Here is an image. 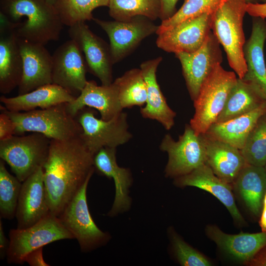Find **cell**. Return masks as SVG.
I'll return each instance as SVG.
<instances>
[{"mask_svg": "<svg viewBox=\"0 0 266 266\" xmlns=\"http://www.w3.org/2000/svg\"><path fill=\"white\" fill-rule=\"evenodd\" d=\"M9 237L6 257L9 264H23L30 253L50 243L74 239L58 217L51 213L28 228L11 229Z\"/></svg>", "mask_w": 266, "mask_h": 266, "instance_id": "7", "label": "cell"}, {"mask_svg": "<svg viewBox=\"0 0 266 266\" xmlns=\"http://www.w3.org/2000/svg\"><path fill=\"white\" fill-rule=\"evenodd\" d=\"M178 0H160L161 11L160 18L163 21L172 16L175 13V6Z\"/></svg>", "mask_w": 266, "mask_h": 266, "instance_id": "38", "label": "cell"}, {"mask_svg": "<svg viewBox=\"0 0 266 266\" xmlns=\"http://www.w3.org/2000/svg\"><path fill=\"white\" fill-rule=\"evenodd\" d=\"M246 12L254 17L266 18V2L247 3Z\"/></svg>", "mask_w": 266, "mask_h": 266, "instance_id": "39", "label": "cell"}, {"mask_svg": "<svg viewBox=\"0 0 266 266\" xmlns=\"http://www.w3.org/2000/svg\"><path fill=\"white\" fill-rule=\"evenodd\" d=\"M247 164L265 166L266 164V112L258 119L240 150Z\"/></svg>", "mask_w": 266, "mask_h": 266, "instance_id": "34", "label": "cell"}, {"mask_svg": "<svg viewBox=\"0 0 266 266\" xmlns=\"http://www.w3.org/2000/svg\"><path fill=\"white\" fill-rule=\"evenodd\" d=\"M160 149L168 155L165 169L167 177L175 178L186 175L206 163L204 135L197 134L190 124L185 125L183 134L177 141L166 134Z\"/></svg>", "mask_w": 266, "mask_h": 266, "instance_id": "9", "label": "cell"}, {"mask_svg": "<svg viewBox=\"0 0 266 266\" xmlns=\"http://www.w3.org/2000/svg\"><path fill=\"white\" fill-rule=\"evenodd\" d=\"M109 14L115 20L125 21L137 16L151 20L160 18V0H109Z\"/></svg>", "mask_w": 266, "mask_h": 266, "instance_id": "31", "label": "cell"}, {"mask_svg": "<svg viewBox=\"0 0 266 266\" xmlns=\"http://www.w3.org/2000/svg\"><path fill=\"white\" fill-rule=\"evenodd\" d=\"M249 210L255 215L261 214L266 193L265 166L247 164L233 183Z\"/></svg>", "mask_w": 266, "mask_h": 266, "instance_id": "29", "label": "cell"}, {"mask_svg": "<svg viewBox=\"0 0 266 266\" xmlns=\"http://www.w3.org/2000/svg\"><path fill=\"white\" fill-rule=\"evenodd\" d=\"M23 59L18 39L12 30L0 25V92L7 94L21 83Z\"/></svg>", "mask_w": 266, "mask_h": 266, "instance_id": "22", "label": "cell"}, {"mask_svg": "<svg viewBox=\"0 0 266 266\" xmlns=\"http://www.w3.org/2000/svg\"><path fill=\"white\" fill-rule=\"evenodd\" d=\"M247 3H265L266 0H246Z\"/></svg>", "mask_w": 266, "mask_h": 266, "instance_id": "44", "label": "cell"}, {"mask_svg": "<svg viewBox=\"0 0 266 266\" xmlns=\"http://www.w3.org/2000/svg\"><path fill=\"white\" fill-rule=\"evenodd\" d=\"M224 0H185L181 7L170 18L163 20L158 26V35L180 24L205 13H213Z\"/></svg>", "mask_w": 266, "mask_h": 266, "instance_id": "35", "label": "cell"}, {"mask_svg": "<svg viewBox=\"0 0 266 266\" xmlns=\"http://www.w3.org/2000/svg\"><path fill=\"white\" fill-rule=\"evenodd\" d=\"M9 245V240L5 235L2 222L0 219V257L3 259L6 256L7 251Z\"/></svg>", "mask_w": 266, "mask_h": 266, "instance_id": "41", "label": "cell"}, {"mask_svg": "<svg viewBox=\"0 0 266 266\" xmlns=\"http://www.w3.org/2000/svg\"><path fill=\"white\" fill-rule=\"evenodd\" d=\"M237 78L218 65L203 83L194 101L195 114L190 125L197 134H204L222 111Z\"/></svg>", "mask_w": 266, "mask_h": 266, "instance_id": "5", "label": "cell"}, {"mask_svg": "<svg viewBox=\"0 0 266 266\" xmlns=\"http://www.w3.org/2000/svg\"><path fill=\"white\" fill-rule=\"evenodd\" d=\"M89 177L58 216L66 229L76 239L82 252L93 251L105 245L111 236L100 229L89 210L87 190Z\"/></svg>", "mask_w": 266, "mask_h": 266, "instance_id": "8", "label": "cell"}, {"mask_svg": "<svg viewBox=\"0 0 266 266\" xmlns=\"http://www.w3.org/2000/svg\"><path fill=\"white\" fill-rule=\"evenodd\" d=\"M22 183L7 170L4 162L0 161V217L11 220L16 217Z\"/></svg>", "mask_w": 266, "mask_h": 266, "instance_id": "33", "label": "cell"}, {"mask_svg": "<svg viewBox=\"0 0 266 266\" xmlns=\"http://www.w3.org/2000/svg\"><path fill=\"white\" fill-rule=\"evenodd\" d=\"M265 169H266V165L265 166Z\"/></svg>", "mask_w": 266, "mask_h": 266, "instance_id": "46", "label": "cell"}, {"mask_svg": "<svg viewBox=\"0 0 266 266\" xmlns=\"http://www.w3.org/2000/svg\"><path fill=\"white\" fill-rule=\"evenodd\" d=\"M50 213L41 167L22 183L16 213L17 228H28Z\"/></svg>", "mask_w": 266, "mask_h": 266, "instance_id": "16", "label": "cell"}, {"mask_svg": "<svg viewBox=\"0 0 266 266\" xmlns=\"http://www.w3.org/2000/svg\"><path fill=\"white\" fill-rule=\"evenodd\" d=\"M171 242L176 258L183 266H210L209 261L192 248L175 233H171Z\"/></svg>", "mask_w": 266, "mask_h": 266, "instance_id": "36", "label": "cell"}, {"mask_svg": "<svg viewBox=\"0 0 266 266\" xmlns=\"http://www.w3.org/2000/svg\"><path fill=\"white\" fill-rule=\"evenodd\" d=\"M52 83L77 97L85 86L88 67L85 58L72 39L65 42L52 55Z\"/></svg>", "mask_w": 266, "mask_h": 266, "instance_id": "13", "label": "cell"}, {"mask_svg": "<svg viewBox=\"0 0 266 266\" xmlns=\"http://www.w3.org/2000/svg\"><path fill=\"white\" fill-rule=\"evenodd\" d=\"M0 16L17 37L45 45L58 40L63 24L46 0H0Z\"/></svg>", "mask_w": 266, "mask_h": 266, "instance_id": "2", "label": "cell"}, {"mask_svg": "<svg viewBox=\"0 0 266 266\" xmlns=\"http://www.w3.org/2000/svg\"><path fill=\"white\" fill-rule=\"evenodd\" d=\"M75 98L63 87L51 83L16 97L8 98L2 96L0 101L9 111L25 112L69 103Z\"/></svg>", "mask_w": 266, "mask_h": 266, "instance_id": "23", "label": "cell"}, {"mask_svg": "<svg viewBox=\"0 0 266 266\" xmlns=\"http://www.w3.org/2000/svg\"><path fill=\"white\" fill-rule=\"evenodd\" d=\"M68 33L84 54L88 70L99 79L101 85L111 84L113 64L109 46L94 34L85 22L69 27Z\"/></svg>", "mask_w": 266, "mask_h": 266, "instance_id": "14", "label": "cell"}, {"mask_svg": "<svg viewBox=\"0 0 266 266\" xmlns=\"http://www.w3.org/2000/svg\"><path fill=\"white\" fill-rule=\"evenodd\" d=\"M116 148L103 147L94 157L95 169L108 178H113L115 187L114 200L107 215L113 217L129 209L131 205L129 188L133 179L129 169L120 167L116 157Z\"/></svg>", "mask_w": 266, "mask_h": 266, "instance_id": "18", "label": "cell"}, {"mask_svg": "<svg viewBox=\"0 0 266 266\" xmlns=\"http://www.w3.org/2000/svg\"><path fill=\"white\" fill-rule=\"evenodd\" d=\"M57 0H46L47 2L54 5L56 3Z\"/></svg>", "mask_w": 266, "mask_h": 266, "instance_id": "45", "label": "cell"}, {"mask_svg": "<svg viewBox=\"0 0 266 266\" xmlns=\"http://www.w3.org/2000/svg\"><path fill=\"white\" fill-rule=\"evenodd\" d=\"M95 111L86 107L76 116L83 132L81 136L90 151L95 155L103 147L116 148L133 137L129 131L127 114L123 111L109 120L95 117Z\"/></svg>", "mask_w": 266, "mask_h": 266, "instance_id": "10", "label": "cell"}, {"mask_svg": "<svg viewBox=\"0 0 266 266\" xmlns=\"http://www.w3.org/2000/svg\"><path fill=\"white\" fill-rule=\"evenodd\" d=\"M25 262L33 266H49L43 260L42 257V248L37 249L30 253L25 258Z\"/></svg>", "mask_w": 266, "mask_h": 266, "instance_id": "40", "label": "cell"}, {"mask_svg": "<svg viewBox=\"0 0 266 266\" xmlns=\"http://www.w3.org/2000/svg\"><path fill=\"white\" fill-rule=\"evenodd\" d=\"M67 103L25 112H11L0 105L13 121L15 135L41 133L51 139L66 140L81 135L82 128L77 116L69 111Z\"/></svg>", "mask_w": 266, "mask_h": 266, "instance_id": "4", "label": "cell"}, {"mask_svg": "<svg viewBox=\"0 0 266 266\" xmlns=\"http://www.w3.org/2000/svg\"><path fill=\"white\" fill-rule=\"evenodd\" d=\"M205 139L206 163L213 173L224 181L233 184L247 165L240 150L228 143Z\"/></svg>", "mask_w": 266, "mask_h": 266, "instance_id": "25", "label": "cell"}, {"mask_svg": "<svg viewBox=\"0 0 266 266\" xmlns=\"http://www.w3.org/2000/svg\"><path fill=\"white\" fill-rule=\"evenodd\" d=\"M266 101L264 95L257 86L249 81L237 78L215 123L226 122L247 114Z\"/></svg>", "mask_w": 266, "mask_h": 266, "instance_id": "28", "label": "cell"}, {"mask_svg": "<svg viewBox=\"0 0 266 266\" xmlns=\"http://www.w3.org/2000/svg\"><path fill=\"white\" fill-rule=\"evenodd\" d=\"M114 82L118 89L122 108L142 106L147 100L146 83L140 68H133L116 78Z\"/></svg>", "mask_w": 266, "mask_h": 266, "instance_id": "30", "label": "cell"}, {"mask_svg": "<svg viewBox=\"0 0 266 266\" xmlns=\"http://www.w3.org/2000/svg\"><path fill=\"white\" fill-rule=\"evenodd\" d=\"M212 14L205 13L190 19L158 34L157 46L175 54L197 51L211 31Z\"/></svg>", "mask_w": 266, "mask_h": 266, "instance_id": "15", "label": "cell"}, {"mask_svg": "<svg viewBox=\"0 0 266 266\" xmlns=\"http://www.w3.org/2000/svg\"><path fill=\"white\" fill-rule=\"evenodd\" d=\"M109 0H58L54 6L64 24L69 27L78 22L93 20V11L108 6Z\"/></svg>", "mask_w": 266, "mask_h": 266, "instance_id": "32", "label": "cell"}, {"mask_svg": "<svg viewBox=\"0 0 266 266\" xmlns=\"http://www.w3.org/2000/svg\"><path fill=\"white\" fill-rule=\"evenodd\" d=\"M162 60V57H159L140 65L146 85L147 100L140 112L143 118L156 120L169 130L174 125L176 113L167 104L157 80L156 71Z\"/></svg>", "mask_w": 266, "mask_h": 266, "instance_id": "20", "label": "cell"}, {"mask_svg": "<svg viewBox=\"0 0 266 266\" xmlns=\"http://www.w3.org/2000/svg\"><path fill=\"white\" fill-rule=\"evenodd\" d=\"M206 233L220 247L235 259L246 263L266 245V232H241L237 234H229L216 226H209L206 228Z\"/></svg>", "mask_w": 266, "mask_h": 266, "instance_id": "27", "label": "cell"}, {"mask_svg": "<svg viewBox=\"0 0 266 266\" xmlns=\"http://www.w3.org/2000/svg\"><path fill=\"white\" fill-rule=\"evenodd\" d=\"M266 112V101L256 109L226 122L214 123L204 135L241 150L260 117Z\"/></svg>", "mask_w": 266, "mask_h": 266, "instance_id": "26", "label": "cell"}, {"mask_svg": "<svg viewBox=\"0 0 266 266\" xmlns=\"http://www.w3.org/2000/svg\"><path fill=\"white\" fill-rule=\"evenodd\" d=\"M67 105L73 116H76L80 110L88 106L98 110L101 119L106 121L113 119L123 111L118 89L114 82L109 85L99 86L93 80L87 81L79 95Z\"/></svg>", "mask_w": 266, "mask_h": 266, "instance_id": "19", "label": "cell"}, {"mask_svg": "<svg viewBox=\"0 0 266 266\" xmlns=\"http://www.w3.org/2000/svg\"><path fill=\"white\" fill-rule=\"evenodd\" d=\"M266 40V22L264 19L254 17L251 34L244 47L247 71L243 79L257 86L266 99V66L264 52Z\"/></svg>", "mask_w": 266, "mask_h": 266, "instance_id": "24", "label": "cell"}, {"mask_svg": "<svg viewBox=\"0 0 266 266\" xmlns=\"http://www.w3.org/2000/svg\"><path fill=\"white\" fill-rule=\"evenodd\" d=\"M220 45L210 31L202 46L197 51L175 54L181 63L187 89L193 101L197 98L205 80L222 62Z\"/></svg>", "mask_w": 266, "mask_h": 266, "instance_id": "11", "label": "cell"}, {"mask_svg": "<svg viewBox=\"0 0 266 266\" xmlns=\"http://www.w3.org/2000/svg\"><path fill=\"white\" fill-rule=\"evenodd\" d=\"M1 112L0 114V141L7 139L14 135H15V124L6 113L2 108L0 107Z\"/></svg>", "mask_w": 266, "mask_h": 266, "instance_id": "37", "label": "cell"}, {"mask_svg": "<svg viewBox=\"0 0 266 266\" xmlns=\"http://www.w3.org/2000/svg\"><path fill=\"white\" fill-rule=\"evenodd\" d=\"M174 183L178 186H193L209 192L226 207L235 221L240 223L244 221L235 202L231 184L217 176L206 164L186 175L175 178Z\"/></svg>", "mask_w": 266, "mask_h": 266, "instance_id": "21", "label": "cell"}, {"mask_svg": "<svg viewBox=\"0 0 266 266\" xmlns=\"http://www.w3.org/2000/svg\"><path fill=\"white\" fill-rule=\"evenodd\" d=\"M107 34L113 64L123 59L144 38L156 33L158 26L152 20L142 16L129 20L105 21L93 18Z\"/></svg>", "mask_w": 266, "mask_h": 266, "instance_id": "12", "label": "cell"}, {"mask_svg": "<svg viewBox=\"0 0 266 266\" xmlns=\"http://www.w3.org/2000/svg\"><path fill=\"white\" fill-rule=\"evenodd\" d=\"M259 225L262 231L266 232V193L264 196Z\"/></svg>", "mask_w": 266, "mask_h": 266, "instance_id": "43", "label": "cell"}, {"mask_svg": "<svg viewBox=\"0 0 266 266\" xmlns=\"http://www.w3.org/2000/svg\"><path fill=\"white\" fill-rule=\"evenodd\" d=\"M247 3L246 0H224L211 15L213 33L223 47L229 64L239 78H243L247 71L243 30Z\"/></svg>", "mask_w": 266, "mask_h": 266, "instance_id": "3", "label": "cell"}, {"mask_svg": "<svg viewBox=\"0 0 266 266\" xmlns=\"http://www.w3.org/2000/svg\"><path fill=\"white\" fill-rule=\"evenodd\" d=\"M51 139L37 133L14 135L0 141V157L23 182L39 168L48 157Z\"/></svg>", "mask_w": 266, "mask_h": 266, "instance_id": "6", "label": "cell"}, {"mask_svg": "<svg viewBox=\"0 0 266 266\" xmlns=\"http://www.w3.org/2000/svg\"><path fill=\"white\" fill-rule=\"evenodd\" d=\"M250 266H266V245L263 247L247 263Z\"/></svg>", "mask_w": 266, "mask_h": 266, "instance_id": "42", "label": "cell"}, {"mask_svg": "<svg viewBox=\"0 0 266 266\" xmlns=\"http://www.w3.org/2000/svg\"><path fill=\"white\" fill-rule=\"evenodd\" d=\"M94 157L81 135L66 140L51 139L43 166L51 213L58 217L87 179L92 177L95 170Z\"/></svg>", "mask_w": 266, "mask_h": 266, "instance_id": "1", "label": "cell"}, {"mask_svg": "<svg viewBox=\"0 0 266 266\" xmlns=\"http://www.w3.org/2000/svg\"><path fill=\"white\" fill-rule=\"evenodd\" d=\"M17 39L23 63L18 95L52 83V57L45 45Z\"/></svg>", "mask_w": 266, "mask_h": 266, "instance_id": "17", "label": "cell"}]
</instances>
